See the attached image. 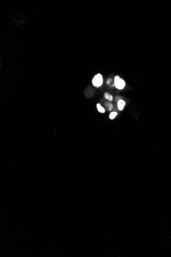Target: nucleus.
<instances>
[{"instance_id":"1","label":"nucleus","mask_w":171,"mask_h":257,"mask_svg":"<svg viewBox=\"0 0 171 257\" xmlns=\"http://www.w3.org/2000/svg\"><path fill=\"white\" fill-rule=\"evenodd\" d=\"M104 83V79L101 73H97L94 75L92 80V84L93 86L99 88L101 87Z\"/></svg>"},{"instance_id":"2","label":"nucleus","mask_w":171,"mask_h":257,"mask_svg":"<svg viewBox=\"0 0 171 257\" xmlns=\"http://www.w3.org/2000/svg\"><path fill=\"white\" fill-rule=\"evenodd\" d=\"M126 85L125 80L120 78L119 76L116 75L114 79V86L118 90H122L125 88Z\"/></svg>"},{"instance_id":"3","label":"nucleus","mask_w":171,"mask_h":257,"mask_svg":"<svg viewBox=\"0 0 171 257\" xmlns=\"http://www.w3.org/2000/svg\"><path fill=\"white\" fill-rule=\"evenodd\" d=\"M126 102L122 99H120L117 102V106L118 109L120 111L123 110L126 106Z\"/></svg>"},{"instance_id":"4","label":"nucleus","mask_w":171,"mask_h":257,"mask_svg":"<svg viewBox=\"0 0 171 257\" xmlns=\"http://www.w3.org/2000/svg\"><path fill=\"white\" fill-rule=\"evenodd\" d=\"M104 97L105 99H106V100H108L109 102H112L113 100V96L112 95L111 93L108 92H106L104 93Z\"/></svg>"},{"instance_id":"5","label":"nucleus","mask_w":171,"mask_h":257,"mask_svg":"<svg viewBox=\"0 0 171 257\" xmlns=\"http://www.w3.org/2000/svg\"><path fill=\"white\" fill-rule=\"evenodd\" d=\"M105 108L108 111H109V112H111V111L112 110V109H113L114 106L112 104L110 103V102H107L105 103Z\"/></svg>"},{"instance_id":"6","label":"nucleus","mask_w":171,"mask_h":257,"mask_svg":"<svg viewBox=\"0 0 171 257\" xmlns=\"http://www.w3.org/2000/svg\"><path fill=\"white\" fill-rule=\"evenodd\" d=\"M96 106L97 110H98V112L99 113L104 114L105 113V108H104L103 106H102L101 104H100V103H97Z\"/></svg>"},{"instance_id":"7","label":"nucleus","mask_w":171,"mask_h":257,"mask_svg":"<svg viewBox=\"0 0 171 257\" xmlns=\"http://www.w3.org/2000/svg\"><path fill=\"white\" fill-rule=\"evenodd\" d=\"M118 115V113L116 112H112L109 115V118L110 120H114V119H115V118L117 116V115Z\"/></svg>"},{"instance_id":"8","label":"nucleus","mask_w":171,"mask_h":257,"mask_svg":"<svg viewBox=\"0 0 171 257\" xmlns=\"http://www.w3.org/2000/svg\"><path fill=\"white\" fill-rule=\"evenodd\" d=\"M112 81H113L112 79V78H109L107 80V82H106V84H107V85H110L111 84V83L112 82Z\"/></svg>"}]
</instances>
